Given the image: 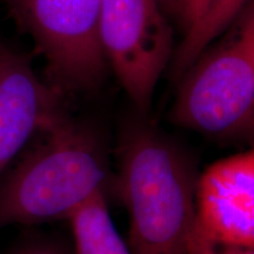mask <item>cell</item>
<instances>
[{"instance_id":"cell-1","label":"cell","mask_w":254,"mask_h":254,"mask_svg":"<svg viewBox=\"0 0 254 254\" xmlns=\"http://www.w3.org/2000/svg\"><path fill=\"white\" fill-rule=\"evenodd\" d=\"M195 183L189 159L161 133L145 123L126 127L116 189L128 214L132 254H187Z\"/></svg>"},{"instance_id":"cell-2","label":"cell","mask_w":254,"mask_h":254,"mask_svg":"<svg viewBox=\"0 0 254 254\" xmlns=\"http://www.w3.org/2000/svg\"><path fill=\"white\" fill-rule=\"evenodd\" d=\"M43 134L0 186V227L68 220L106 192V155L92 129L67 117Z\"/></svg>"},{"instance_id":"cell-3","label":"cell","mask_w":254,"mask_h":254,"mask_svg":"<svg viewBox=\"0 0 254 254\" xmlns=\"http://www.w3.org/2000/svg\"><path fill=\"white\" fill-rule=\"evenodd\" d=\"M226 39L205 50L183 75L172 110L179 126L227 138L250 132L254 116V0Z\"/></svg>"},{"instance_id":"cell-4","label":"cell","mask_w":254,"mask_h":254,"mask_svg":"<svg viewBox=\"0 0 254 254\" xmlns=\"http://www.w3.org/2000/svg\"><path fill=\"white\" fill-rule=\"evenodd\" d=\"M18 26L45 60L46 82L60 94L93 90L107 62L99 37L101 0H7Z\"/></svg>"},{"instance_id":"cell-5","label":"cell","mask_w":254,"mask_h":254,"mask_svg":"<svg viewBox=\"0 0 254 254\" xmlns=\"http://www.w3.org/2000/svg\"><path fill=\"white\" fill-rule=\"evenodd\" d=\"M99 37L107 65L145 113L173 57V31L159 0H101Z\"/></svg>"},{"instance_id":"cell-6","label":"cell","mask_w":254,"mask_h":254,"mask_svg":"<svg viewBox=\"0 0 254 254\" xmlns=\"http://www.w3.org/2000/svg\"><path fill=\"white\" fill-rule=\"evenodd\" d=\"M193 230L212 243L254 249V146L196 178Z\"/></svg>"},{"instance_id":"cell-7","label":"cell","mask_w":254,"mask_h":254,"mask_svg":"<svg viewBox=\"0 0 254 254\" xmlns=\"http://www.w3.org/2000/svg\"><path fill=\"white\" fill-rule=\"evenodd\" d=\"M62 98L0 38V173L32 136L67 118Z\"/></svg>"},{"instance_id":"cell-8","label":"cell","mask_w":254,"mask_h":254,"mask_svg":"<svg viewBox=\"0 0 254 254\" xmlns=\"http://www.w3.org/2000/svg\"><path fill=\"white\" fill-rule=\"evenodd\" d=\"M68 221L74 254H132L113 224L105 192L85 202Z\"/></svg>"},{"instance_id":"cell-9","label":"cell","mask_w":254,"mask_h":254,"mask_svg":"<svg viewBox=\"0 0 254 254\" xmlns=\"http://www.w3.org/2000/svg\"><path fill=\"white\" fill-rule=\"evenodd\" d=\"M250 0H211L200 23L184 39L172 57L174 79H182L190 66L220 34L233 24Z\"/></svg>"},{"instance_id":"cell-10","label":"cell","mask_w":254,"mask_h":254,"mask_svg":"<svg viewBox=\"0 0 254 254\" xmlns=\"http://www.w3.org/2000/svg\"><path fill=\"white\" fill-rule=\"evenodd\" d=\"M211 0H159L170 9L173 17L183 27L184 36L190 33L204 17Z\"/></svg>"},{"instance_id":"cell-11","label":"cell","mask_w":254,"mask_h":254,"mask_svg":"<svg viewBox=\"0 0 254 254\" xmlns=\"http://www.w3.org/2000/svg\"><path fill=\"white\" fill-rule=\"evenodd\" d=\"M187 254H254V249L212 243L199 236L193 230L190 238Z\"/></svg>"},{"instance_id":"cell-12","label":"cell","mask_w":254,"mask_h":254,"mask_svg":"<svg viewBox=\"0 0 254 254\" xmlns=\"http://www.w3.org/2000/svg\"><path fill=\"white\" fill-rule=\"evenodd\" d=\"M11 254H74V251L60 240L40 238L25 243Z\"/></svg>"},{"instance_id":"cell-13","label":"cell","mask_w":254,"mask_h":254,"mask_svg":"<svg viewBox=\"0 0 254 254\" xmlns=\"http://www.w3.org/2000/svg\"><path fill=\"white\" fill-rule=\"evenodd\" d=\"M250 132L254 133V116H253V120H252V124H251V128H250Z\"/></svg>"}]
</instances>
